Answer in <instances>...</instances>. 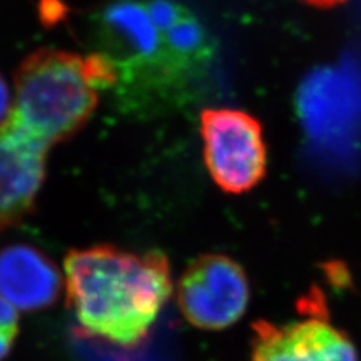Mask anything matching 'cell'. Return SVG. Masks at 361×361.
<instances>
[{
	"instance_id": "obj_1",
	"label": "cell",
	"mask_w": 361,
	"mask_h": 361,
	"mask_svg": "<svg viewBox=\"0 0 361 361\" xmlns=\"http://www.w3.org/2000/svg\"><path fill=\"white\" fill-rule=\"evenodd\" d=\"M63 268L68 307L80 329L126 348L148 336L173 288L160 252L137 255L94 245L71 250Z\"/></svg>"
},
{
	"instance_id": "obj_2",
	"label": "cell",
	"mask_w": 361,
	"mask_h": 361,
	"mask_svg": "<svg viewBox=\"0 0 361 361\" xmlns=\"http://www.w3.org/2000/svg\"><path fill=\"white\" fill-rule=\"evenodd\" d=\"M116 80V66L106 54L82 58L39 49L17 68L11 113L51 148L85 127L95 111L98 90Z\"/></svg>"
},
{
	"instance_id": "obj_3",
	"label": "cell",
	"mask_w": 361,
	"mask_h": 361,
	"mask_svg": "<svg viewBox=\"0 0 361 361\" xmlns=\"http://www.w3.org/2000/svg\"><path fill=\"white\" fill-rule=\"evenodd\" d=\"M203 157L220 190L243 195L267 173V145L261 123L233 109H208L200 115Z\"/></svg>"
},
{
	"instance_id": "obj_4",
	"label": "cell",
	"mask_w": 361,
	"mask_h": 361,
	"mask_svg": "<svg viewBox=\"0 0 361 361\" xmlns=\"http://www.w3.org/2000/svg\"><path fill=\"white\" fill-rule=\"evenodd\" d=\"M250 301V285L243 267L224 255H203L178 285L184 318L200 330L219 331L233 325Z\"/></svg>"
},
{
	"instance_id": "obj_5",
	"label": "cell",
	"mask_w": 361,
	"mask_h": 361,
	"mask_svg": "<svg viewBox=\"0 0 361 361\" xmlns=\"http://www.w3.org/2000/svg\"><path fill=\"white\" fill-rule=\"evenodd\" d=\"M50 146L9 111L0 123V233L35 209Z\"/></svg>"
},
{
	"instance_id": "obj_6",
	"label": "cell",
	"mask_w": 361,
	"mask_h": 361,
	"mask_svg": "<svg viewBox=\"0 0 361 361\" xmlns=\"http://www.w3.org/2000/svg\"><path fill=\"white\" fill-rule=\"evenodd\" d=\"M99 33L107 58L128 73H160L173 77L164 53L161 32L154 25L146 4L116 0L99 14ZM116 68V71H118Z\"/></svg>"
},
{
	"instance_id": "obj_7",
	"label": "cell",
	"mask_w": 361,
	"mask_h": 361,
	"mask_svg": "<svg viewBox=\"0 0 361 361\" xmlns=\"http://www.w3.org/2000/svg\"><path fill=\"white\" fill-rule=\"evenodd\" d=\"M298 111L314 140L346 134L361 116V77L353 66H326L312 73L300 86Z\"/></svg>"
},
{
	"instance_id": "obj_8",
	"label": "cell",
	"mask_w": 361,
	"mask_h": 361,
	"mask_svg": "<svg viewBox=\"0 0 361 361\" xmlns=\"http://www.w3.org/2000/svg\"><path fill=\"white\" fill-rule=\"evenodd\" d=\"M252 361H358V355L341 330L310 316L281 325L253 324Z\"/></svg>"
},
{
	"instance_id": "obj_9",
	"label": "cell",
	"mask_w": 361,
	"mask_h": 361,
	"mask_svg": "<svg viewBox=\"0 0 361 361\" xmlns=\"http://www.w3.org/2000/svg\"><path fill=\"white\" fill-rule=\"evenodd\" d=\"M62 274L51 259L29 244L0 250V297L21 312L44 310L58 301Z\"/></svg>"
},
{
	"instance_id": "obj_10",
	"label": "cell",
	"mask_w": 361,
	"mask_h": 361,
	"mask_svg": "<svg viewBox=\"0 0 361 361\" xmlns=\"http://www.w3.org/2000/svg\"><path fill=\"white\" fill-rule=\"evenodd\" d=\"M18 310L0 297V361L9 355L18 337Z\"/></svg>"
},
{
	"instance_id": "obj_11",
	"label": "cell",
	"mask_w": 361,
	"mask_h": 361,
	"mask_svg": "<svg viewBox=\"0 0 361 361\" xmlns=\"http://www.w3.org/2000/svg\"><path fill=\"white\" fill-rule=\"evenodd\" d=\"M11 109H13V101H11L9 87L5 77L0 73V123L8 118Z\"/></svg>"
},
{
	"instance_id": "obj_12",
	"label": "cell",
	"mask_w": 361,
	"mask_h": 361,
	"mask_svg": "<svg viewBox=\"0 0 361 361\" xmlns=\"http://www.w3.org/2000/svg\"><path fill=\"white\" fill-rule=\"evenodd\" d=\"M304 4H309L312 6H316V8H331V6H336L338 4L345 2V0H302Z\"/></svg>"
}]
</instances>
